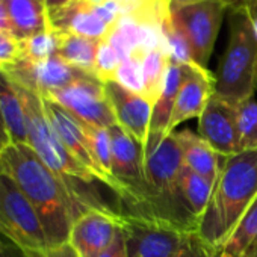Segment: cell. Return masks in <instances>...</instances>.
<instances>
[{
  "mask_svg": "<svg viewBox=\"0 0 257 257\" xmlns=\"http://www.w3.org/2000/svg\"><path fill=\"white\" fill-rule=\"evenodd\" d=\"M0 170L28 197L43 224L49 248L68 242L74 219L89 210H112L97 195L55 174L28 144H10L0 155Z\"/></svg>",
  "mask_w": 257,
  "mask_h": 257,
  "instance_id": "cell-1",
  "label": "cell"
},
{
  "mask_svg": "<svg viewBox=\"0 0 257 257\" xmlns=\"http://www.w3.org/2000/svg\"><path fill=\"white\" fill-rule=\"evenodd\" d=\"M255 200L257 150L221 158L210 201L197 227L198 236L216 248Z\"/></svg>",
  "mask_w": 257,
  "mask_h": 257,
  "instance_id": "cell-2",
  "label": "cell"
},
{
  "mask_svg": "<svg viewBox=\"0 0 257 257\" xmlns=\"http://www.w3.org/2000/svg\"><path fill=\"white\" fill-rule=\"evenodd\" d=\"M257 91V31L248 13L230 11L228 44L215 76V94L239 103Z\"/></svg>",
  "mask_w": 257,
  "mask_h": 257,
  "instance_id": "cell-3",
  "label": "cell"
},
{
  "mask_svg": "<svg viewBox=\"0 0 257 257\" xmlns=\"http://www.w3.org/2000/svg\"><path fill=\"white\" fill-rule=\"evenodd\" d=\"M183 168L182 146L177 132L168 134L159 146L146 153V180L150 198V212L197 231V222L186 210L180 191L179 177Z\"/></svg>",
  "mask_w": 257,
  "mask_h": 257,
  "instance_id": "cell-4",
  "label": "cell"
},
{
  "mask_svg": "<svg viewBox=\"0 0 257 257\" xmlns=\"http://www.w3.org/2000/svg\"><path fill=\"white\" fill-rule=\"evenodd\" d=\"M16 86L25 107L28 146L62 180L71 185H92L95 180L91 173L70 153V150L58 137L46 113L43 97L17 83Z\"/></svg>",
  "mask_w": 257,
  "mask_h": 257,
  "instance_id": "cell-5",
  "label": "cell"
},
{
  "mask_svg": "<svg viewBox=\"0 0 257 257\" xmlns=\"http://www.w3.org/2000/svg\"><path fill=\"white\" fill-rule=\"evenodd\" d=\"M119 228L128 257H174L195 231L159 216L127 210H119Z\"/></svg>",
  "mask_w": 257,
  "mask_h": 257,
  "instance_id": "cell-6",
  "label": "cell"
},
{
  "mask_svg": "<svg viewBox=\"0 0 257 257\" xmlns=\"http://www.w3.org/2000/svg\"><path fill=\"white\" fill-rule=\"evenodd\" d=\"M0 233L26 251H46L49 248L37 210L4 171L0 173Z\"/></svg>",
  "mask_w": 257,
  "mask_h": 257,
  "instance_id": "cell-7",
  "label": "cell"
},
{
  "mask_svg": "<svg viewBox=\"0 0 257 257\" xmlns=\"http://www.w3.org/2000/svg\"><path fill=\"white\" fill-rule=\"evenodd\" d=\"M43 97V95H41ZM46 113L56 131L58 137L64 143V146L70 150V153L91 173L95 182L107 186L124 204L125 207L131 206V195H128L127 189L113 177H110L104 170L98 165L92 147L89 143V138L85 131V124L77 119L73 113H70L67 109L59 106L58 103L43 97Z\"/></svg>",
  "mask_w": 257,
  "mask_h": 257,
  "instance_id": "cell-8",
  "label": "cell"
},
{
  "mask_svg": "<svg viewBox=\"0 0 257 257\" xmlns=\"http://www.w3.org/2000/svg\"><path fill=\"white\" fill-rule=\"evenodd\" d=\"M225 11L228 10L221 0H200L171 13L189 44L192 61L203 68L210 61Z\"/></svg>",
  "mask_w": 257,
  "mask_h": 257,
  "instance_id": "cell-9",
  "label": "cell"
},
{
  "mask_svg": "<svg viewBox=\"0 0 257 257\" xmlns=\"http://www.w3.org/2000/svg\"><path fill=\"white\" fill-rule=\"evenodd\" d=\"M43 97L58 103L70 113H73L77 119L89 125L109 128L116 124V118L104 83L94 76L77 80L62 89L52 91Z\"/></svg>",
  "mask_w": 257,
  "mask_h": 257,
  "instance_id": "cell-10",
  "label": "cell"
},
{
  "mask_svg": "<svg viewBox=\"0 0 257 257\" xmlns=\"http://www.w3.org/2000/svg\"><path fill=\"white\" fill-rule=\"evenodd\" d=\"M0 70H4L14 83L40 95L62 89L77 80L92 76L70 65L58 55L38 62L19 59L16 64Z\"/></svg>",
  "mask_w": 257,
  "mask_h": 257,
  "instance_id": "cell-11",
  "label": "cell"
},
{
  "mask_svg": "<svg viewBox=\"0 0 257 257\" xmlns=\"http://www.w3.org/2000/svg\"><path fill=\"white\" fill-rule=\"evenodd\" d=\"M198 135L221 158L240 153L237 135V103L213 94L198 118Z\"/></svg>",
  "mask_w": 257,
  "mask_h": 257,
  "instance_id": "cell-12",
  "label": "cell"
},
{
  "mask_svg": "<svg viewBox=\"0 0 257 257\" xmlns=\"http://www.w3.org/2000/svg\"><path fill=\"white\" fill-rule=\"evenodd\" d=\"M118 231L119 210L89 209L74 219L68 243L80 257H95L112 245Z\"/></svg>",
  "mask_w": 257,
  "mask_h": 257,
  "instance_id": "cell-13",
  "label": "cell"
},
{
  "mask_svg": "<svg viewBox=\"0 0 257 257\" xmlns=\"http://www.w3.org/2000/svg\"><path fill=\"white\" fill-rule=\"evenodd\" d=\"M110 100L116 124L131 134L143 147H146L150 132L153 104L141 94L132 92L115 80L104 83Z\"/></svg>",
  "mask_w": 257,
  "mask_h": 257,
  "instance_id": "cell-14",
  "label": "cell"
},
{
  "mask_svg": "<svg viewBox=\"0 0 257 257\" xmlns=\"http://www.w3.org/2000/svg\"><path fill=\"white\" fill-rule=\"evenodd\" d=\"M215 94V76L200 65L189 64L186 77L179 89L176 104L171 113L168 134L174 128L192 118H200L206 109L209 100Z\"/></svg>",
  "mask_w": 257,
  "mask_h": 257,
  "instance_id": "cell-15",
  "label": "cell"
},
{
  "mask_svg": "<svg viewBox=\"0 0 257 257\" xmlns=\"http://www.w3.org/2000/svg\"><path fill=\"white\" fill-rule=\"evenodd\" d=\"M49 28L59 34H74L94 40H104L110 28L97 13V7L86 0H73L71 4L47 13Z\"/></svg>",
  "mask_w": 257,
  "mask_h": 257,
  "instance_id": "cell-16",
  "label": "cell"
},
{
  "mask_svg": "<svg viewBox=\"0 0 257 257\" xmlns=\"http://www.w3.org/2000/svg\"><path fill=\"white\" fill-rule=\"evenodd\" d=\"M188 73V65H180L170 62L167 76H165V83L161 91L159 98L156 100L152 112V121H150V132H149V140L144 147V155L153 150L159 143L168 135V125L171 119V113L176 104V98L179 94V89L186 77Z\"/></svg>",
  "mask_w": 257,
  "mask_h": 257,
  "instance_id": "cell-17",
  "label": "cell"
},
{
  "mask_svg": "<svg viewBox=\"0 0 257 257\" xmlns=\"http://www.w3.org/2000/svg\"><path fill=\"white\" fill-rule=\"evenodd\" d=\"M11 34L20 41L49 31L46 0H4Z\"/></svg>",
  "mask_w": 257,
  "mask_h": 257,
  "instance_id": "cell-18",
  "label": "cell"
},
{
  "mask_svg": "<svg viewBox=\"0 0 257 257\" xmlns=\"http://www.w3.org/2000/svg\"><path fill=\"white\" fill-rule=\"evenodd\" d=\"M177 137L182 146L183 165L215 185L221 170V156H218L200 135H195L189 128L177 132Z\"/></svg>",
  "mask_w": 257,
  "mask_h": 257,
  "instance_id": "cell-19",
  "label": "cell"
},
{
  "mask_svg": "<svg viewBox=\"0 0 257 257\" xmlns=\"http://www.w3.org/2000/svg\"><path fill=\"white\" fill-rule=\"evenodd\" d=\"M0 109H2L11 144H28V127L23 101L16 83L4 70H0Z\"/></svg>",
  "mask_w": 257,
  "mask_h": 257,
  "instance_id": "cell-20",
  "label": "cell"
},
{
  "mask_svg": "<svg viewBox=\"0 0 257 257\" xmlns=\"http://www.w3.org/2000/svg\"><path fill=\"white\" fill-rule=\"evenodd\" d=\"M56 34H58L56 55L65 62H68L70 65L94 76V64L101 40L86 38L74 34H59V32Z\"/></svg>",
  "mask_w": 257,
  "mask_h": 257,
  "instance_id": "cell-21",
  "label": "cell"
},
{
  "mask_svg": "<svg viewBox=\"0 0 257 257\" xmlns=\"http://www.w3.org/2000/svg\"><path fill=\"white\" fill-rule=\"evenodd\" d=\"M179 191H180V197L186 210L195 219L197 227H198V222L201 221L207 209V204L210 201L213 183L195 174L194 171H191L189 168L183 165L180 177H179Z\"/></svg>",
  "mask_w": 257,
  "mask_h": 257,
  "instance_id": "cell-22",
  "label": "cell"
},
{
  "mask_svg": "<svg viewBox=\"0 0 257 257\" xmlns=\"http://www.w3.org/2000/svg\"><path fill=\"white\" fill-rule=\"evenodd\" d=\"M257 237V200L237 221L228 236L215 248L216 257H243Z\"/></svg>",
  "mask_w": 257,
  "mask_h": 257,
  "instance_id": "cell-23",
  "label": "cell"
},
{
  "mask_svg": "<svg viewBox=\"0 0 257 257\" xmlns=\"http://www.w3.org/2000/svg\"><path fill=\"white\" fill-rule=\"evenodd\" d=\"M170 62H171V58H170L167 44L153 47L147 50L143 56V80H144L143 95L153 106L156 100L159 98L161 91L164 88Z\"/></svg>",
  "mask_w": 257,
  "mask_h": 257,
  "instance_id": "cell-24",
  "label": "cell"
},
{
  "mask_svg": "<svg viewBox=\"0 0 257 257\" xmlns=\"http://www.w3.org/2000/svg\"><path fill=\"white\" fill-rule=\"evenodd\" d=\"M239 152L257 150V100L254 97L237 103Z\"/></svg>",
  "mask_w": 257,
  "mask_h": 257,
  "instance_id": "cell-25",
  "label": "cell"
},
{
  "mask_svg": "<svg viewBox=\"0 0 257 257\" xmlns=\"http://www.w3.org/2000/svg\"><path fill=\"white\" fill-rule=\"evenodd\" d=\"M20 59L38 62L49 59L58 52V34L52 29L29 37L26 40H20Z\"/></svg>",
  "mask_w": 257,
  "mask_h": 257,
  "instance_id": "cell-26",
  "label": "cell"
},
{
  "mask_svg": "<svg viewBox=\"0 0 257 257\" xmlns=\"http://www.w3.org/2000/svg\"><path fill=\"white\" fill-rule=\"evenodd\" d=\"M146 52H137L132 56L124 59L115 74V82L124 86L125 89L141 94L144 92L143 80V56Z\"/></svg>",
  "mask_w": 257,
  "mask_h": 257,
  "instance_id": "cell-27",
  "label": "cell"
},
{
  "mask_svg": "<svg viewBox=\"0 0 257 257\" xmlns=\"http://www.w3.org/2000/svg\"><path fill=\"white\" fill-rule=\"evenodd\" d=\"M83 124H85V131L89 138L91 147H92V153H94L98 165L104 170V173H107L110 177H113V174H112V146H110L109 131L104 127L89 125L86 122H83Z\"/></svg>",
  "mask_w": 257,
  "mask_h": 257,
  "instance_id": "cell-28",
  "label": "cell"
},
{
  "mask_svg": "<svg viewBox=\"0 0 257 257\" xmlns=\"http://www.w3.org/2000/svg\"><path fill=\"white\" fill-rule=\"evenodd\" d=\"M119 65H121V58L118 56L115 49L109 44L106 38L101 40L94 64V76L103 83L110 82L115 79Z\"/></svg>",
  "mask_w": 257,
  "mask_h": 257,
  "instance_id": "cell-29",
  "label": "cell"
},
{
  "mask_svg": "<svg viewBox=\"0 0 257 257\" xmlns=\"http://www.w3.org/2000/svg\"><path fill=\"white\" fill-rule=\"evenodd\" d=\"M20 59L19 40L10 34L0 31V68H7Z\"/></svg>",
  "mask_w": 257,
  "mask_h": 257,
  "instance_id": "cell-30",
  "label": "cell"
},
{
  "mask_svg": "<svg viewBox=\"0 0 257 257\" xmlns=\"http://www.w3.org/2000/svg\"><path fill=\"white\" fill-rule=\"evenodd\" d=\"M174 257H216L215 248L210 246L206 240H203L197 231L191 233L185 245Z\"/></svg>",
  "mask_w": 257,
  "mask_h": 257,
  "instance_id": "cell-31",
  "label": "cell"
},
{
  "mask_svg": "<svg viewBox=\"0 0 257 257\" xmlns=\"http://www.w3.org/2000/svg\"><path fill=\"white\" fill-rule=\"evenodd\" d=\"M0 257H31L29 252L11 240L8 236L0 233Z\"/></svg>",
  "mask_w": 257,
  "mask_h": 257,
  "instance_id": "cell-32",
  "label": "cell"
},
{
  "mask_svg": "<svg viewBox=\"0 0 257 257\" xmlns=\"http://www.w3.org/2000/svg\"><path fill=\"white\" fill-rule=\"evenodd\" d=\"M95 257H128L127 255V248H125V240H124L121 228H119L115 240L112 242V245L109 248H106L103 252H100L98 255H95Z\"/></svg>",
  "mask_w": 257,
  "mask_h": 257,
  "instance_id": "cell-33",
  "label": "cell"
},
{
  "mask_svg": "<svg viewBox=\"0 0 257 257\" xmlns=\"http://www.w3.org/2000/svg\"><path fill=\"white\" fill-rule=\"evenodd\" d=\"M41 255L43 257H80L76 249L67 242V243H62L59 246H52V248H47L46 251H41Z\"/></svg>",
  "mask_w": 257,
  "mask_h": 257,
  "instance_id": "cell-34",
  "label": "cell"
},
{
  "mask_svg": "<svg viewBox=\"0 0 257 257\" xmlns=\"http://www.w3.org/2000/svg\"><path fill=\"white\" fill-rule=\"evenodd\" d=\"M10 144H11V138H10V134L7 131L5 119H4V115H2V109H0V155H2V152Z\"/></svg>",
  "mask_w": 257,
  "mask_h": 257,
  "instance_id": "cell-35",
  "label": "cell"
},
{
  "mask_svg": "<svg viewBox=\"0 0 257 257\" xmlns=\"http://www.w3.org/2000/svg\"><path fill=\"white\" fill-rule=\"evenodd\" d=\"M228 11H243L246 10L249 0H221Z\"/></svg>",
  "mask_w": 257,
  "mask_h": 257,
  "instance_id": "cell-36",
  "label": "cell"
},
{
  "mask_svg": "<svg viewBox=\"0 0 257 257\" xmlns=\"http://www.w3.org/2000/svg\"><path fill=\"white\" fill-rule=\"evenodd\" d=\"M0 31H4V32H10V34H11L10 19H8V14H7V10H5L4 4L0 5Z\"/></svg>",
  "mask_w": 257,
  "mask_h": 257,
  "instance_id": "cell-37",
  "label": "cell"
},
{
  "mask_svg": "<svg viewBox=\"0 0 257 257\" xmlns=\"http://www.w3.org/2000/svg\"><path fill=\"white\" fill-rule=\"evenodd\" d=\"M195 2H200V0H167V5L170 8V13H173L182 7H186V5H191Z\"/></svg>",
  "mask_w": 257,
  "mask_h": 257,
  "instance_id": "cell-38",
  "label": "cell"
},
{
  "mask_svg": "<svg viewBox=\"0 0 257 257\" xmlns=\"http://www.w3.org/2000/svg\"><path fill=\"white\" fill-rule=\"evenodd\" d=\"M143 5L147 7V8H155V10H168V5H167V0H141Z\"/></svg>",
  "mask_w": 257,
  "mask_h": 257,
  "instance_id": "cell-39",
  "label": "cell"
},
{
  "mask_svg": "<svg viewBox=\"0 0 257 257\" xmlns=\"http://www.w3.org/2000/svg\"><path fill=\"white\" fill-rule=\"evenodd\" d=\"M73 0H46V8H47V13L50 11H55V10H59L68 4H71Z\"/></svg>",
  "mask_w": 257,
  "mask_h": 257,
  "instance_id": "cell-40",
  "label": "cell"
},
{
  "mask_svg": "<svg viewBox=\"0 0 257 257\" xmlns=\"http://www.w3.org/2000/svg\"><path fill=\"white\" fill-rule=\"evenodd\" d=\"M245 11L248 13V16L251 17L252 22H257V0H249V4Z\"/></svg>",
  "mask_w": 257,
  "mask_h": 257,
  "instance_id": "cell-41",
  "label": "cell"
},
{
  "mask_svg": "<svg viewBox=\"0 0 257 257\" xmlns=\"http://www.w3.org/2000/svg\"><path fill=\"white\" fill-rule=\"evenodd\" d=\"M243 257H257V237H255V240L249 245V248L246 249V252L243 254Z\"/></svg>",
  "mask_w": 257,
  "mask_h": 257,
  "instance_id": "cell-42",
  "label": "cell"
},
{
  "mask_svg": "<svg viewBox=\"0 0 257 257\" xmlns=\"http://www.w3.org/2000/svg\"><path fill=\"white\" fill-rule=\"evenodd\" d=\"M31 257H43L41 255V251H28Z\"/></svg>",
  "mask_w": 257,
  "mask_h": 257,
  "instance_id": "cell-43",
  "label": "cell"
},
{
  "mask_svg": "<svg viewBox=\"0 0 257 257\" xmlns=\"http://www.w3.org/2000/svg\"><path fill=\"white\" fill-rule=\"evenodd\" d=\"M86 2H92V4H101L104 0H86Z\"/></svg>",
  "mask_w": 257,
  "mask_h": 257,
  "instance_id": "cell-44",
  "label": "cell"
},
{
  "mask_svg": "<svg viewBox=\"0 0 257 257\" xmlns=\"http://www.w3.org/2000/svg\"><path fill=\"white\" fill-rule=\"evenodd\" d=\"M4 4V0H0V5H2Z\"/></svg>",
  "mask_w": 257,
  "mask_h": 257,
  "instance_id": "cell-45",
  "label": "cell"
},
{
  "mask_svg": "<svg viewBox=\"0 0 257 257\" xmlns=\"http://www.w3.org/2000/svg\"><path fill=\"white\" fill-rule=\"evenodd\" d=\"M0 173H2V170H0Z\"/></svg>",
  "mask_w": 257,
  "mask_h": 257,
  "instance_id": "cell-46",
  "label": "cell"
}]
</instances>
